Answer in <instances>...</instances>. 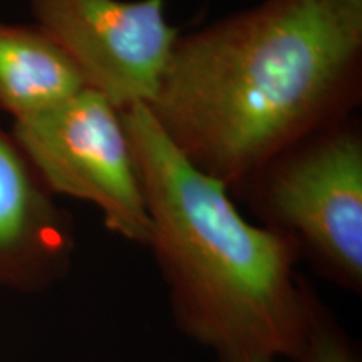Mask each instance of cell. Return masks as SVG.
I'll return each mask as SVG.
<instances>
[{
  "mask_svg": "<svg viewBox=\"0 0 362 362\" xmlns=\"http://www.w3.org/2000/svg\"><path fill=\"white\" fill-rule=\"evenodd\" d=\"M34 24L117 110L149 106L180 37L165 0H27Z\"/></svg>",
  "mask_w": 362,
  "mask_h": 362,
  "instance_id": "5b68a950",
  "label": "cell"
},
{
  "mask_svg": "<svg viewBox=\"0 0 362 362\" xmlns=\"http://www.w3.org/2000/svg\"><path fill=\"white\" fill-rule=\"evenodd\" d=\"M11 133L54 197L90 203L104 226L148 247L149 215L123 111L84 88Z\"/></svg>",
  "mask_w": 362,
  "mask_h": 362,
  "instance_id": "277c9868",
  "label": "cell"
},
{
  "mask_svg": "<svg viewBox=\"0 0 362 362\" xmlns=\"http://www.w3.org/2000/svg\"><path fill=\"white\" fill-rule=\"evenodd\" d=\"M84 88L74 62L40 27L0 21V112L24 119Z\"/></svg>",
  "mask_w": 362,
  "mask_h": 362,
  "instance_id": "52a82bcc",
  "label": "cell"
},
{
  "mask_svg": "<svg viewBox=\"0 0 362 362\" xmlns=\"http://www.w3.org/2000/svg\"><path fill=\"white\" fill-rule=\"evenodd\" d=\"M362 103V0H264L180 35L146 106L189 165L233 192Z\"/></svg>",
  "mask_w": 362,
  "mask_h": 362,
  "instance_id": "6da1fadb",
  "label": "cell"
},
{
  "mask_svg": "<svg viewBox=\"0 0 362 362\" xmlns=\"http://www.w3.org/2000/svg\"><path fill=\"white\" fill-rule=\"evenodd\" d=\"M149 215L153 255L181 330L218 362L293 359L322 309L296 247L252 223L220 181L163 134L144 104L123 111Z\"/></svg>",
  "mask_w": 362,
  "mask_h": 362,
  "instance_id": "7a4b0ae2",
  "label": "cell"
},
{
  "mask_svg": "<svg viewBox=\"0 0 362 362\" xmlns=\"http://www.w3.org/2000/svg\"><path fill=\"white\" fill-rule=\"evenodd\" d=\"M56 198L0 123V287L37 293L67 275L74 218Z\"/></svg>",
  "mask_w": 362,
  "mask_h": 362,
  "instance_id": "8992f818",
  "label": "cell"
},
{
  "mask_svg": "<svg viewBox=\"0 0 362 362\" xmlns=\"http://www.w3.org/2000/svg\"><path fill=\"white\" fill-rule=\"evenodd\" d=\"M292 361L296 362H359L356 351L342 334L329 322L324 309L319 310L307 339Z\"/></svg>",
  "mask_w": 362,
  "mask_h": 362,
  "instance_id": "ba28073f",
  "label": "cell"
},
{
  "mask_svg": "<svg viewBox=\"0 0 362 362\" xmlns=\"http://www.w3.org/2000/svg\"><path fill=\"white\" fill-rule=\"evenodd\" d=\"M259 225L288 240L317 274L362 288V124L356 115L297 139L238 185Z\"/></svg>",
  "mask_w": 362,
  "mask_h": 362,
  "instance_id": "3957f363",
  "label": "cell"
}]
</instances>
